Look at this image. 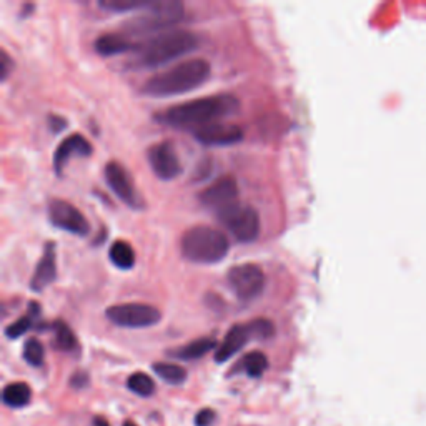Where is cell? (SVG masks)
Here are the masks:
<instances>
[{
	"label": "cell",
	"instance_id": "obj_23",
	"mask_svg": "<svg viewBox=\"0 0 426 426\" xmlns=\"http://www.w3.org/2000/svg\"><path fill=\"white\" fill-rule=\"evenodd\" d=\"M241 368H243L250 378H258V376L263 375L266 368H268V358H266L261 351H252V353H248L243 358Z\"/></svg>",
	"mask_w": 426,
	"mask_h": 426
},
{
	"label": "cell",
	"instance_id": "obj_2",
	"mask_svg": "<svg viewBox=\"0 0 426 426\" xmlns=\"http://www.w3.org/2000/svg\"><path fill=\"white\" fill-rule=\"evenodd\" d=\"M212 65L205 59H188L150 77L143 92L150 97H174L202 87L210 79Z\"/></svg>",
	"mask_w": 426,
	"mask_h": 426
},
{
	"label": "cell",
	"instance_id": "obj_31",
	"mask_svg": "<svg viewBox=\"0 0 426 426\" xmlns=\"http://www.w3.org/2000/svg\"><path fill=\"white\" fill-rule=\"evenodd\" d=\"M124 426H137V425H135V423H133V421H125V423H124Z\"/></svg>",
	"mask_w": 426,
	"mask_h": 426
},
{
	"label": "cell",
	"instance_id": "obj_3",
	"mask_svg": "<svg viewBox=\"0 0 426 426\" xmlns=\"http://www.w3.org/2000/svg\"><path fill=\"white\" fill-rule=\"evenodd\" d=\"M200 45L198 35L190 30L174 28L160 32L137 47V60L142 67H160L194 52Z\"/></svg>",
	"mask_w": 426,
	"mask_h": 426
},
{
	"label": "cell",
	"instance_id": "obj_25",
	"mask_svg": "<svg viewBox=\"0 0 426 426\" xmlns=\"http://www.w3.org/2000/svg\"><path fill=\"white\" fill-rule=\"evenodd\" d=\"M127 387L138 396H151L155 393L154 380L142 371L130 375L129 380H127Z\"/></svg>",
	"mask_w": 426,
	"mask_h": 426
},
{
	"label": "cell",
	"instance_id": "obj_15",
	"mask_svg": "<svg viewBox=\"0 0 426 426\" xmlns=\"http://www.w3.org/2000/svg\"><path fill=\"white\" fill-rule=\"evenodd\" d=\"M73 155H79V157H90L92 155V145L84 135L72 133L71 137L65 138L57 147L55 154H53V169H55L57 175H62L64 167L67 165Z\"/></svg>",
	"mask_w": 426,
	"mask_h": 426
},
{
	"label": "cell",
	"instance_id": "obj_17",
	"mask_svg": "<svg viewBox=\"0 0 426 426\" xmlns=\"http://www.w3.org/2000/svg\"><path fill=\"white\" fill-rule=\"evenodd\" d=\"M133 44L130 42L129 37L113 32V34H104L95 40V50L104 57H113L118 53H125L132 50Z\"/></svg>",
	"mask_w": 426,
	"mask_h": 426
},
{
	"label": "cell",
	"instance_id": "obj_18",
	"mask_svg": "<svg viewBox=\"0 0 426 426\" xmlns=\"http://www.w3.org/2000/svg\"><path fill=\"white\" fill-rule=\"evenodd\" d=\"M215 346H216L215 340L210 337H205L194 340V342H190L188 345H183L182 348H178V350L172 351L170 355L178 360H198L207 355L208 351H212Z\"/></svg>",
	"mask_w": 426,
	"mask_h": 426
},
{
	"label": "cell",
	"instance_id": "obj_19",
	"mask_svg": "<svg viewBox=\"0 0 426 426\" xmlns=\"http://www.w3.org/2000/svg\"><path fill=\"white\" fill-rule=\"evenodd\" d=\"M30 398H32V390L27 383H22V382L10 383L3 388L2 400H3V403L10 408L26 407V405L30 403Z\"/></svg>",
	"mask_w": 426,
	"mask_h": 426
},
{
	"label": "cell",
	"instance_id": "obj_20",
	"mask_svg": "<svg viewBox=\"0 0 426 426\" xmlns=\"http://www.w3.org/2000/svg\"><path fill=\"white\" fill-rule=\"evenodd\" d=\"M109 258L120 270H130L135 265V252L132 245L125 240L113 241L109 250Z\"/></svg>",
	"mask_w": 426,
	"mask_h": 426
},
{
	"label": "cell",
	"instance_id": "obj_14",
	"mask_svg": "<svg viewBox=\"0 0 426 426\" xmlns=\"http://www.w3.org/2000/svg\"><path fill=\"white\" fill-rule=\"evenodd\" d=\"M252 338H255L253 335L252 323H241V325H233L228 333L225 335L223 342L216 346L215 351V360L216 363H223L227 360H230L233 355H237Z\"/></svg>",
	"mask_w": 426,
	"mask_h": 426
},
{
	"label": "cell",
	"instance_id": "obj_13",
	"mask_svg": "<svg viewBox=\"0 0 426 426\" xmlns=\"http://www.w3.org/2000/svg\"><path fill=\"white\" fill-rule=\"evenodd\" d=\"M194 137L200 143H203V145L227 147L235 145V143L243 140V130L239 125L215 122V124L205 125L202 129L194 130Z\"/></svg>",
	"mask_w": 426,
	"mask_h": 426
},
{
	"label": "cell",
	"instance_id": "obj_7",
	"mask_svg": "<svg viewBox=\"0 0 426 426\" xmlns=\"http://www.w3.org/2000/svg\"><path fill=\"white\" fill-rule=\"evenodd\" d=\"M105 317L122 328H149L162 320V313L147 303H120L110 306Z\"/></svg>",
	"mask_w": 426,
	"mask_h": 426
},
{
	"label": "cell",
	"instance_id": "obj_8",
	"mask_svg": "<svg viewBox=\"0 0 426 426\" xmlns=\"http://www.w3.org/2000/svg\"><path fill=\"white\" fill-rule=\"evenodd\" d=\"M227 284L241 302H252L265 290V273L255 263L235 265L228 270Z\"/></svg>",
	"mask_w": 426,
	"mask_h": 426
},
{
	"label": "cell",
	"instance_id": "obj_30",
	"mask_svg": "<svg viewBox=\"0 0 426 426\" xmlns=\"http://www.w3.org/2000/svg\"><path fill=\"white\" fill-rule=\"evenodd\" d=\"M92 426H110V425H109V421H106V420H104V418L97 416V418H95V420H93V423H92Z\"/></svg>",
	"mask_w": 426,
	"mask_h": 426
},
{
	"label": "cell",
	"instance_id": "obj_9",
	"mask_svg": "<svg viewBox=\"0 0 426 426\" xmlns=\"http://www.w3.org/2000/svg\"><path fill=\"white\" fill-rule=\"evenodd\" d=\"M48 220L53 227L65 230L72 235L85 237L90 232V223L75 205L67 200H50L48 203Z\"/></svg>",
	"mask_w": 426,
	"mask_h": 426
},
{
	"label": "cell",
	"instance_id": "obj_1",
	"mask_svg": "<svg viewBox=\"0 0 426 426\" xmlns=\"http://www.w3.org/2000/svg\"><path fill=\"white\" fill-rule=\"evenodd\" d=\"M240 102L232 93H219V95L195 98L183 104L170 106L169 110L158 115V122L175 127V129H202L219 122L220 118L233 115L239 112Z\"/></svg>",
	"mask_w": 426,
	"mask_h": 426
},
{
	"label": "cell",
	"instance_id": "obj_6",
	"mask_svg": "<svg viewBox=\"0 0 426 426\" xmlns=\"http://www.w3.org/2000/svg\"><path fill=\"white\" fill-rule=\"evenodd\" d=\"M216 219L240 243H252L260 235V215L247 203L228 205L223 210L216 212Z\"/></svg>",
	"mask_w": 426,
	"mask_h": 426
},
{
	"label": "cell",
	"instance_id": "obj_29",
	"mask_svg": "<svg viewBox=\"0 0 426 426\" xmlns=\"http://www.w3.org/2000/svg\"><path fill=\"white\" fill-rule=\"evenodd\" d=\"M0 60H2V62H0V79L6 80L7 77H9L12 67H14V62H12V59L7 55L6 50L0 52Z\"/></svg>",
	"mask_w": 426,
	"mask_h": 426
},
{
	"label": "cell",
	"instance_id": "obj_26",
	"mask_svg": "<svg viewBox=\"0 0 426 426\" xmlns=\"http://www.w3.org/2000/svg\"><path fill=\"white\" fill-rule=\"evenodd\" d=\"M45 358V350L44 345L37 338L27 340V343L24 345V360L32 367H42Z\"/></svg>",
	"mask_w": 426,
	"mask_h": 426
},
{
	"label": "cell",
	"instance_id": "obj_21",
	"mask_svg": "<svg viewBox=\"0 0 426 426\" xmlns=\"http://www.w3.org/2000/svg\"><path fill=\"white\" fill-rule=\"evenodd\" d=\"M154 371L169 385H182L187 380V371L175 363H155Z\"/></svg>",
	"mask_w": 426,
	"mask_h": 426
},
{
	"label": "cell",
	"instance_id": "obj_10",
	"mask_svg": "<svg viewBox=\"0 0 426 426\" xmlns=\"http://www.w3.org/2000/svg\"><path fill=\"white\" fill-rule=\"evenodd\" d=\"M237 198H239V182L233 175H222L213 180V183L203 188L198 195L200 203L215 212L223 210L228 205L239 202Z\"/></svg>",
	"mask_w": 426,
	"mask_h": 426
},
{
	"label": "cell",
	"instance_id": "obj_22",
	"mask_svg": "<svg viewBox=\"0 0 426 426\" xmlns=\"http://www.w3.org/2000/svg\"><path fill=\"white\" fill-rule=\"evenodd\" d=\"M151 0H100L98 7L109 12H130V10H145L150 6Z\"/></svg>",
	"mask_w": 426,
	"mask_h": 426
},
{
	"label": "cell",
	"instance_id": "obj_27",
	"mask_svg": "<svg viewBox=\"0 0 426 426\" xmlns=\"http://www.w3.org/2000/svg\"><path fill=\"white\" fill-rule=\"evenodd\" d=\"M32 323H34V317L32 315H24L22 318H19L17 322L12 323L6 328V337L7 338H19L24 333H27V330L30 328Z\"/></svg>",
	"mask_w": 426,
	"mask_h": 426
},
{
	"label": "cell",
	"instance_id": "obj_11",
	"mask_svg": "<svg viewBox=\"0 0 426 426\" xmlns=\"http://www.w3.org/2000/svg\"><path fill=\"white\" fill-rule=\"evenodd\" d=\"M147 157H149L150 169L154 170L157 178L169 182V180H174L182 175V162H180L177 150L170 142H160L151 145Z\"/></svg>",
	"mask_w": 426,
	"mask_h": 426
},
{
	"label": "cell",
	"instance_id": "obj_16",
	"mask_svg": "<svg viewBox=\"0 0 426 426\" xmlns=\"http://www.w3.org/2000/svg\"><path fill=\"white\" fill-rule=\"evenodd\" d=\"M57 278V253L55 245L47 243L45 245L44 255L40 261L37 263V268L32 277L30 288L34 292H42L48 285H52Z\"/></svg>",
	"mask_w": 426,
	"mask_h": 426
},
{
	"label": "cell",
	"instance_id": "obj_12",
	"mask_svg": "<svg viewBox=\"0 0 426 426\" xmlns=\"http://www.w3.org/2000/svg\"><path fill=\"white\" fill-rule=\"evenodd\" d=\"M104 177L106 185L110 187V190H112L125 205H129V207L132 208L142 207L140 195H138L137 188H135L129 172H127L120 163L118 162L106 163L104 170Z\"/></svg>",
	"mask_w": 426,
	"mask_h": 426
},
{
	"label": "cell",
	"instance_id": "obj_24",
	"mask_svg": "<svg viewBox=\"0 0 426 426\" xmlns=\"http://www.w3.org/2000/svg\"><path fill=\"white\" fill-rule=\"evenodd\" d=\"M53 331H55V346L62 351H73L77 350L79 343H77L75 335H73L72 328L65 325L64 322H57L53 325Z\"/></svg>",
	"mask_w": 426,
	"mask_h": 426
},
{
	"label": "cell",
	"instance_id": "obj_4",
	"mask_svg": "<svg viewBox=\"0 0 426 426\" xmlns=\"http://www.w3.org/2000/svg\"><path fill=\"white\" fill-rule=\"evenodd\" d=\"M183 258L202 265H212L222 261L228 255L230 240L223 232L213 227H194L183 233L180 241Z\"/></svg>",
	"mask_w": 426,
	"mask_h": 426
},
{
	"label": "cell",
	"instance_id": "obj_28",
	"mask_svg": "<svg viewBox=\"0 0 426 426\" xmlns=\"http://www.w3.org/2000/svg\"><path fill=\"white\" fill-rule=\"evenodd\" d=\"M213 420H215V413L210 408L200 409L195 416V425L196 426H212Z\"/></svg>",
	"mask_w": 426,
	"mask_h": 426
},
{
	"label": "cell",
	"instance_id": "obj_5",
	"mask_svg": "<svg viewBox=\"0 0 426 426\" xmlns=\"http://www.w3.org/2000/svg\"><path fill=\"white\" fill-rule=\"evenodd\" d=\"M185 17V7L177 0H151L145 14L124 24L122 30L129 35H149L165 30Z\"/></svg>",
	"mask_w": 426,
	"mask_h": 426
}]
</instances>
